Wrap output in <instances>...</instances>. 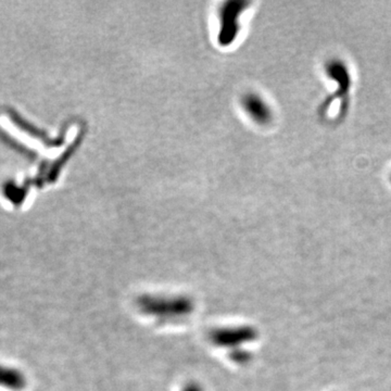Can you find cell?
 I'll return each mask as SVG.
<instances>
[{
    "mask_svg": "<svg viewBox=\"0 0 391 391\" xmlns=\"http://www.w3.org/2000/svg\"><path fill=\"white\" fill-rule=\"evenodd\" d=\"M135 306L139 313L158 322H174L185 319L194 313L196 301L188 295H138Z\"/></svg>",
    "mask_w": 391,
    "mask_h": 391,
    "instance_id": "6da1fadb",
    "label": "cell"
},
{
    "mask_svg": "<svg viewBox=\"0 0 391 391\" xmlns=\"http://www.w3.org/2000/svg\"><path fill=\"white\" fill-rule=\"evenodd\" d=\"M257 329L252 326H227L214 328L208 335V339L215 347L239 349L245 344L257 339Z\"/></svg>",
    "mask_w": 391,
    "mask_h": 391,
    "instance_id": "7a4b0ae2",
    "label": "cell"
},
{
    "mask_svg": "<svg viewBox=\"0 0 391 391\" xmlns=\"http://www.w3.org/2000/svg\"><path fill=\"white\" fill-rule=\"evenodd\" d=\"M27 385L25 374L19 368L0 364V387L11 391H22Z\"/></svg>",
    "mask_w": 391,
    "mask_h": 391,
    "instance_id": "3957f363",
    "label": "cell"
},
{
    "mask_svg": "<svg viewBox=\"0 0 391 391\" xmlns=\"http://www.w3.org/2000/svg\"><path fill=\"white\" fill-rule=\"evenodd\" d=\"M327 73H328L329 76H332L333 80L338 82L342 91H347L349 89V72L342 63H329L327 65Z\"/></svg>",
    "mask_w": 391,
    "mask_h": 391,
    "instance_id": "277c9868",
    "label": "cell"
},
{
    "mask_svg": "<svg viewBox=\"0 0 391 391\" xmlns=\"http://www.w3.org/2000/svg\"><path fill=\"white\" fill-rule=\"evenodd\" d=\"M249 111L254 114L256 119L261 122H267L269 119V110L262 101L258 98H250L248 102Z\"/></svg>",
    "mask_w": 391,
    "mask_h": 391,
    "instance_id": "5b68a950",
    "label": "cell"
},
{
    "mask_svg": "<svg viewBox=\"0 0 391 391\" xmlns=\"http://www.w3.org/2000/svg\"><path fill=\"white\" fill-rule=\"evenodd\" d=\"M230 359L237 364H246L252 360V357H250V353L246 351L244 348H239V349L231 350Z\"/></svg>",
    "mask_w": 391,
    "mask_h": 391,
    "instance_id": "8992f818",
    "label": "cell"
},
{
    "mask_svg": "<svg viewBox=\"0 0 391 391\" xmlns=\"http://www.w3.org/2000/svg\"><path fill=\"white\" fill-rule=\"evenodd\" d=\"M181 391H205V388L197 381H190L181 388Z\"/></svg>",
    "mask_w": 391,
    "mask_h": 391,
    "instance_id": "52a82bcc",
    "label": "cell"
}]
</instances>
